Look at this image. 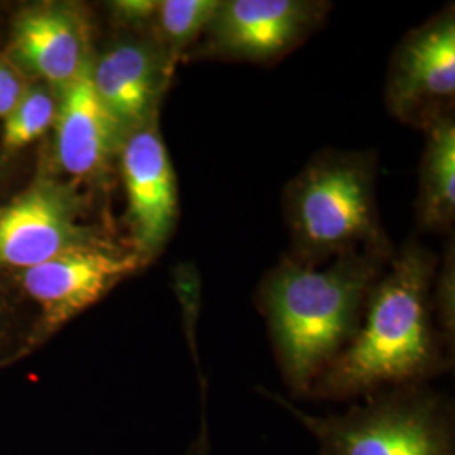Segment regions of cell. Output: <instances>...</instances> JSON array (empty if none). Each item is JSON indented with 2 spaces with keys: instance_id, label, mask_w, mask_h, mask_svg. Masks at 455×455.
<instances>
[{
  "instance_id": "7",
  "label": "cell",
  "mask_w": 455,
  "mask_h": 455,
  "mask_svg": "<svg viewBox=\"0 0 455 455\" xmlns=\"http://www.w3.org/2000/svg\"><path fill=\"white\" fill-rule=\"evenodd\" d=\"M325 2L228 0L221 2L197 56L272 61L295 48L324 19Z\"/></svg>"
},
{
  "instance_id": "20",
  "label": "cell",
  "mask_w": 455,
  "mask_h": 455,
  "mask_svg": "<svg viewBox=\"0 0 455 455\" xmlns=\"http://www.w3.org/2000/svg\"><path fill=\"white\" fill-rule=\"evenodd\" d=\"M0 167H2V157H0Z\"/></svg>"
},
{
  "instance_id": "11",
  "label": "cell",
  "mask_w": 455,
  "mask_h": 455,
  "mask_svg": "<svg viewBox=\"0 0 455 455\" xmlns=\"http://www.w3.org/2000/svg\"><path fill=\"white\" fill-rule=\"evenodd\" d=\"M172 68L154 37H122L93 56V88L124 139L157 118Z\"/></svg>"
},
{
  "instance_id": "9",
  "label": "cell",
  "mask_w": 455,
  "mask_h": 455,
  "mask_svg": "<svg viewBox=\"0 0 455 455\" xmlns=\"http://www.w3.org/2000/svg\"><path fill=\"white\" fill-rule=\"evenodd\" d=\"M118 159L133 251L150 261L167 243L178 220V182L157 118L125 137Z\"/></svg>"
},
{
  "instance_id": "4",
  "label": "cell",
  "mask_w": 455,
  "mask_h": 455,
  "mask_svg": "<svg viewBox=\"0 0 455 455\" xmlns=\"http://www.w3.org/2000/svg\"><path fill=\"white\" fill-rule=\"evenodd\" d=\"M287 212L293 240L306 261L379 250L383 236L374 206L373 165L356 154H325L292 180Z\"/></svg>"
},
{
  "instance_id": "16",
  "label": "cell",
  "mask_w": 455,
  "mask_h": 455,
  "mask_svg": "<svg viewBox=\"0 0 455 455\" xmlns=\"http://www.w3.org/2000/svg\"><path fill=\"white\" fill-rule=\"evenodd\" d=\"M159 2L156 0H116L110 2L108 9L118 26L127 29L152 28Z\"/></svg>"
},
{
  "instance_id": "8",
  "label": "cell",
  "mask_w": 455,
  "mask_h": 455,
  "mask_svg": "<svg viewBox=\"0 0 455 455\" xmlns=\"http://www.w3.org/2000/svg\"><path fill=\"white\" fill-rule=\"evenodd\" d=\"M92 33L83 5L37 4L17 14L5 58L22 76L29 75L60 93L92 63Z\"/></svg>"
},
{
  "instance_id": "2",
  "label": "cell",
  "mask_w": 455,
  "mask_h": 455,
  "mask_svg": "<svg viewBox=\"0 0 455 455\" xmlns=\"http://www.w3.org/2000/svg\"><path fill=\"white\" fill-rule=\"evenodd\" d=\"M378 280L371 255L344 253L325 268L287 260L265 278L260 309L293 395L312 385L353 339Z\"/></svg>"
},
{
  "instance_id": "6",
  "label": "cell",
  "mask_w": 455,
  "mask_h": 455,
  "mask_svg": "<svg viewBox=\"0 0 455 455\" xmlns=\"http://www.w3.org/2000/svg\"><path fill=\"white\" fill-rule=\"evenodd\" d=\"M147 263L137 251H120L105 243L17 272L24 292L41 309L36 338L43 339L61 329Z\"/></svg>"
},
{
  "instance_id": "10",
  "label": "cell",
  "mask_w": 455,
  "mask_h": 455,
  "mask_svg": "<svg viewBox=\"0 0 455 455\" xmlns=\"http://www.w3.org/2000/svg\"><path fill=\"white\" fill-rule=\"evenodd\" d=\"M455 93V19L452 11L411 31L391 63L387 98L391 112L407 122L445 114Z\"/></svg>"
},
{
  "instance_id": "19",
  "label": "cell",
  "mask_w": 455,
  "mask_h": 455,
  "mask_svg": "<svg viewBox=\"0 0 455 455\" xmlns=\"http://www.w3.org/2000/svg\"><path fill=\"white\" fill-rule=\"evenodd\" d=\"M7 325H9V317H7V310H5V306H4V302L0 300V339L4 338V334H5V331H7Z\"/></svg>"
},
{
  "instance_id": "12",
  "label": "cell",
  "mask_w": 455,
  "mask_h": 455,
  "mask_svg": "<svg viewBox=\"0 0 455 455\" xmlns=\"http://www.w3.org/2000/svg\"><path fill=\"white\" fill-rule=\"evenodd\" d=\"M58 95L60 107L52 127L56 164L71 180H97L118 156L125 139L97 97L92 63Z\"/></svg>"
},
{
  "instance_id": "1",
  "label": "cell",
  "mask_w": 455,
  "mask_h": 455,
  "mask_svg": "<svg viewBox=\"0 0 455 455\" xmlns=\"http://www.w3.org/2000/svg\"><path fill=\"white\" fill-rule=\"evenodd\" d=\"M434 261L410 244L391 263L390 272L368 295L358 331L323 374L310 398L351 400L374 391L423 385L442 371L439 332L432 306Z\"/></svg>"
},
{
  "instance_id": "13",
  "label": "cell",
  "mask_w": 455,
  "mask_h": 455,
  "mask_svg": "<svg viewBox=\"0 0 455 455\" xmlns=\"http://www.w3.org/2000/svg\"><path fill=\"white\" fill-rule=\"evenodd\" d=\"M427 144L420 172L419 216L423 227L452 225L455 214V124L449 114L425 122Z\"/></svg>"
},
{
  "instance_id": "18",
  "label": "cell",
  "mask_w": 455,
  "mask_h": 455,
  "mask_svg": "<svg viewBox=\"0 0 455 455\" xmlns=\"http://www.w3.org/2000/svg\"><path fill=\"white\" fill-rule=\"evenodd\" d=\"M186 455H210V428H208L206 411H203V415H201L199 434H197L195 442L191 443V447H189Z\"/></svg>"
},
{
  "instance_id": "5",
  "label": "cell",
  "mask_w": 455,
  "mask_h": 455,
  "mask_svg": "<svg viewBox=\"0 0 455 455\" xmlns=\"http://www.w3.org/2000/svg\"><path fill=\"white\" fill-rule=\"evenodd\" d=\"M83 216L84 201L76 184L39 172L28 189L0 208V270L20 272L105 244Z\"/></svg>"
},
{
  "instance_id": "17",
  "label": "cell",
  "mask_w": 455,
  "mask_h": 455,
  "mask_svg": "<svg viewBox=\"0 0 455 455\" xmlns=\"http://www.w3.org/2000/svg\"><path fill=\"white\" fill-rule=\"evenodd\" d=\"M28 83L22 73L5 56H0V118L4 120L14 110Z\"/></svg>"
},
{
  "instance_id": "3",
  "label": "cell",
  "mask_w": 455,
  "mask_h": 455,
  "mask_svg": "<svg viewBox=\"0 0 455 455\" xmlns=\"http://www.w3.org/2000/svg\"><path fill=\"white\" fill-rule=\"evenodd\" d=\"M302 422L321 455H455L454 403L423 385L374 391L341 415L312 417L261 390Z\"/></svg>"
},
{
  "instance_id": "15",
  "label": "cell",
  "mask_w": 455,
  "mask_h": 455,
  "mask_svg": "<svg viewBox=\"0 0 455 455\" xmlns=\"http://www.w3.org/2000/svg\"><path fill=\"white\" fill-rule=\"evenodd\" d=\"M60 95L44 83L28 84L14 110L4 118L2 147L16 152L46 135L56 122Z\"/></svg>"
},
{
  "instance_id": "14",
  "label": "cell",
  "mask_w": 455,
  "mask_h": 455,
  "mask_svg": "<svg viewBox=\"0 0 455 455\" xmlns=\"http://www.w3.org/2000/svg\"><path fill=\"white\" fill-rule=\"evenodd\" d=\"M221 2L218 0H163L157 5L152 24L154 39L164 49L172 65L180 52L193 46L210 26Z\"/></svg>"
}]
</instances>
